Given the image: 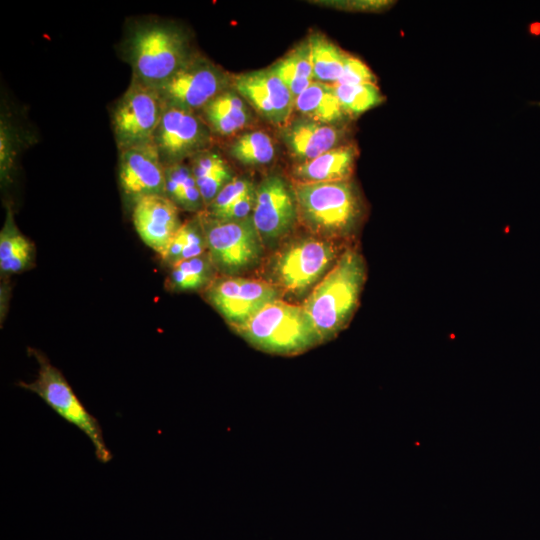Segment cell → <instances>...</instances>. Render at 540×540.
I'll list each match as a JSON object with an SVG mask.
<instances>
[{
  "label": "cell",
  "instance_id": "24",
  "mask_svg": "<svg viewBox=\"0 0 540 540\" xmlns=\"http://www.w3.org/2000/svg\"><path fill=\"white\" fill-rule=\"evenodd\" d=\"M213 269L208 254L182 259L171 265L169 284L177 291L198 290L210 285Z\"/></svg>",
  "mask_w": 540,
  "mask_h": 540
},
{
  "label": "cell",
  "instance_id": "20",
  "mask_svg": "<svg viewBox=\"0 0 540 540\" xmlns=\"http://www.w3.org/2000/svg\"><path fill=\"white\" fill-rule=\"evenodd\" d=\"M269 68L295 99L314 81L308 40L299 43Z\"/></svg>",
  "mask_w": 540,
  "mask_h": 540
},
{
  "label": "cell",
  "instance_id": "8",
  "mask_svg": "<svg viewBox=\"0 0 540 540\" xmlns=\"http://www.w3.org/2000/svg\"><path fill=\"white\" fill-rule=\"evenodd\" d=\"M231 88V76L209 59L194 54L158 91L165 105L196 112Z\"/></svg>",
  "mask_w": 540,
  "mask_h": 540
},
{
  "label": "cell",
  "instance_id": "16",
  "mask_svg": "<svg viewBox=\"0 0 540 540\" xmlns=\"http://www.w3.org/2000/svg\"><path fill=\"white\" fill-rule=\"evenodd\" d=\"M343 131L336 125L305 117L289 121L282 130V140L298 163L306 162L340 146Z\"/></svg>",
  "mask_w": 540,
  "mask_h": 540
},
{
  "label": "cell",
  "instance_id": "31",
  "mask_svg": "<svg viewBox=\"0 0 540 540\" xmlns=\"http://www.w3.org/2000/svg\"><path fill=\"white\" fill-rule=\"evenodd\" d=\"M318 3H323L324 6H332V7H338V8H343L345 6H347L348 8L351 7V6H354L356 9H373V8H376V7H380L383 5V2L381 1H378V2H374V1H364V2H336V1H324V2H318Z\"/></svg>",
  "mask_w": 540,
  "mask_h": 540
},
{
  "label": "cell",
  "instance_id": "7",
  "mask_svg": "<svg viewBox=\"0 0 540 540\" xmlns=\"http://www.w3.org/2000/svg\"><path fill=\"white\" fill-rule=\"evenodd\" d=\"M165 106L157 89L131 78L111 114L118 150L153 142Z\"/></svg>",
  "mask_w": 540,
  "mask_h": 540
},
{
  "label": "cell",
  "instance_id": "2",
  "mask_svg": "<svg viewBox=\"0 0 540 540\" xmlns=\"http://www.w3.org/2000/svg\"><path fill=\"white\" fill-rule=\"evenodd\" d=\"M366 279L362 255L347 248L302 305L320 341L342 330L355 311Z\"/></svg>",
  "mask_w": 540,
  "mask_h": 540
},
{
  "label": "cell",
  "instance_id": "11",
  "mask_svg": "<svg viewBox=\"0 0 540 540\" xmlns=\"http://www.w3.org/2000/svg\"><path fill=\"white\" fill-rule=\"evenodd\" d=\"M278 294L266 281L239 277L219 279L206 290L207 300L234 328L277 299Z\"/></svg>",
  "mask_w": 540,
  "mask_h": 540
},
{
  "label": "cell",
  "instance_id": "14",
  "mask_svg": "<svg viewBox=\"0 0 540 540\" xmlns=\"http://www.w3.org/2000/svg\"><path fill=\"white\" fill-rule=\"evenodd\" d=\"M118 179L133 204L145 196L165 195V165L153 142L119 150Z\"/></svg>",
  "mask_w": 540,
  "mask_h": 540
},
{
  "label": "cell",
  "instance_id": "1",
  "mask_svg": "<svg viewBox=\"0 0 540 540\" xmlns=\"http://www.w3.org/2000/svg\"><path fill=\"white\" fill-rule=\"evenodd\" d=\"M133 79L159 90L194 55L188 36L175 24L157 19L136 22L123 43Z\"/></svg>",
  "mask_w": 540,
  "mask_h": 540
},
{
  "label": "cell",
  "instance_id": "21",
  "mask_svg": "<svg viewBox=\"0 0 540 540\" xmlns=\"http://www.w3.org/2000/svg\"><path fill=\"white\" fill-rule=\"evenodd\" d=\"M314 81L335 84L341 77L346 53L321 33L308 37Z\"/></svg>",
  "mask_w": 540,
  "mask_h": 540
},
{
  "label": "cell",
  "instance_id": "13",
  "mask_svg": "<svg viewBox=\"0 0 540 540\" xmlns=\"http://www.w3.org/2000/svg\"><path fill=\"white\" fill-rule=\"evenodd\" d=\"M298 216L293 190L279 176L265 178L256 187V200L251 214L263 242L276 241L293 227Z\"/></svg>",
  "mask_w": 540,
  "mask_h": 540
},
{
  "label": "cell",
  "instance_id": "5",
  "mask_svg": "<svg viewBox=\"0 0 540 540\" xmlns=\"http://www.w3.org/2000/svg\"><path fill=\"white\" fill-rule=\"evenodd\" d=\"M31 352L39 365L38 375L34 381H21L18 385L38 395L61 418L82 431L92 443L97 460L109 463L113 455L104 441L98 420L88 412L62 372L43 353L36 349Z\"/></svg>",
  "mask_w": 540,
  "mask_h": 540
},
{
  "label": "cell",
  "instance_id": "29",
  "mask_svg": "<svg viewBox=\"0 0 540 540\" xmlns=\"http://www.w3.org/2000/svg\"><path fill=\"white\" fill-rule=\"evenodd\" d=\"M12 132L6 119L2 116L0 125V173L2 180L9 177L15 162L16 147Z\"/></svg>",
  "mask_w": 540,
  "mask_h": 540
},
{
  "label": "cell",
  "instance_id": "26",
  "mask_svg": "<svg viewBox=\"0 0 540 540\" xmlns=\"http://www.w3.org/2000/svg\"><path fill=\"white\" fill-rule=\"evenodd\" d=\"M253 186L254 184L246 178L234 177L207 206L208 211L206 215L212 218H218L239 197H241Z\"/></svg>",
  "mask_w": 540,
  "mask_h": 540
},
{
  "label": "cell",
  "instance_id": "12",
  "mask_svg": "<svg viewBox=\"0 0 540 540\" xmlns=\"http://www.w3.org/2000/svg\"><path fill=\"white\" fill-rule=\"evenodd\" d=\"M231 88L265 120L285 126L295 99L270 68L231 76Z\"/></svg>",
  "mask_w": 540,
  "mask_h": 540
},
{
  "label": "cell",
  "instance_id": "25",
  "mask_svg": "<svg viewBox=\"0 0 540 540\" xmlns=\"http://www.w3.org/2000/svg\"><path fill=\"white\" fill-rule=\"evenodd\" d=\"M336 95L346 115L358 116L382 102L376 84L334 85Z\"/></svg>",
  "mask_w": 540,
  "mask_h": 540
},
{
  "label": "cell",
  "instance_id": "27",
  "mask_svg": "<svg viewBox=\"0 0 540 540\" xmlns=\"http://www.w3.org/2000/svg\"><path fill=\"white\" fill-rule=\"evenodd\" d=\"M181 230L184 236V249L181 260L204 254L207 245L200 217L182 223Z\"/></svg>",
  "mask_w": 540,
  "mask_h": 540
},
{
  "label": "cell",
  "instance_id": "23",
  "mask_svg": "<svg viewBox=\"0 0 540 540\" xmlns=\"http://www.w3.org/2000/svg\"><path fill=\"white\" fill-rule=\"evenodd\" d=\"M230 154L245 166H264L275 158V145L266 132L250 131L240 135L231 144Z\"/></svg>",
  "mask_w": 540,
  "mask_h": 540
},
{
  "label": "cell",
  "instance_id": "22",
  "mask_svg": "<svg viewBox=\"0 0 540 540\" xmlns=\"http://www.w3.org/2000/svg\"><path fill=\"white\" fill-rule=\"evenodd\" d=\"M34 247L15 226L10 213L0 234V268L4 273H18L33 261Z\"/></svg>",
  "mask_w": 540,
  "mask_h": 540
},
{
  "label": "cell",
  "instance_id": "10",
  "mask_svg": "<svg viewBox=\"0 0 540 540\" xmlns=\"http://www.w3.org/2000/svg\"><path fill=\"white\" fill-rule=\"evenodd\" d=\"M211 130L196 112L174 106H165L153 137L159 156L165 166L182 163L207 150Z\"/></svg>",
  "mask_w": 540,
  "mask_h": 540
},
{
  "label": "cell",
  "instance_id": "4",
  "mask_svg": "<svg viewBox=\"0 0 540 540\" xmlns=\"http://www.w3.org/2000/svg\"><path fill=\"white\" fill-rule=\"evenodd\" d=\"M293 192L298 216L316 234L343 237L356 228L362 212L361 203L349 180L296 182Z\"/></svg>",
  "mask_w": 540,
  "mask_h": 540
},
{
  "label": "cell",
  "instance_id": "30",
  "mask_svg": "<svg viewBox=\"0 0 540 540\" xmlns=\"http://www.w3.org/2000/svg\"><path fill=\"white\" fill-rule=\"evenodd\" d=\"M256 200V187L253 186L241 197H239L226 211L218 218L222 220H240L247 218L253 212Z\"/></svg>",
  "mask_w": 540,
  "mask_h": 540
},
{
  "label": "cell",
  "instance_id": "18",
  "mask_svg": "<svg viewBox=\"0 0 540 540\" xmlns=\"http://www.w3.org/2000/svg\"><path fill=\"white\" fill-rule=\"evenodd\" d=\"M203 119L212 133L230 136L244 129L252 115L247 102L232 88L215 97L202 109Z\"/></svg>",
  "mask_w": 540,
  "mask_h": 540
},
{
  "label": "cell",
  "instance_id": "6",
  "mask_svg": "<svg viewBox=\"0 0 540 540\" xmlns=\"http://www.w3.org/2000/svg\"><path fill=\"white\" fill-rule=\"evenodd\" d=\"M208 256L215 269L235 275L255 266L263 254V240L252 217L222 220L200 215Z\"/></svg>",
  "mask_w": 540,
  "mask_h": 540
},
{
  "label": "cell",
  "instance_id": "3",
  "mask_svg": "<svg viewBox=\"0 0 540 540\" xmlns=\"http://www.w3.org/2000/svg\"><path fill=\"white\" fill-rule=\"evenodd\" d=\"M235 330L257 349L279 355L299 354L320 342L303 306L278 298Z\"/></svg>",
  "mask_w": 540,
  "mask_h": 540
},
{
  "label": "cell",
  "instance_id": "19",
  "mask_svg": "<svg viewBox=\"0 0 540 540\" xmlns=\"http://www.w3.org/2000/svg\"><path fill=\"white\" fill-rule=\"evenodd\" d=\"M294 109L302 117L335 125L346 115L336 95L333 84L313 81L295 98Z\"/></svg>",
  "mask_w": 540,
  "mask_h": 540
},
{
  "label": "cell",
  "instance_id": "15",
  "mask_svg": "<svg viewBox=\"0 0 540 540\" xmlns=\"http://www.w3.org/2000/svg\"><path fill=\"white\" fill-rule=\"evenodd\" d=\"M132 219L142 241L161 258L182 225L179 207L166 195H149L136 201Z\"/></svg>",
  "mask_w": 540,
  "mask_h": 540
},
{
  "label": "cell",
  "instance_id": "17",
  "mask_svg": "<svg viewBox=\"0 0 540 540\" xmlns=\"http://www.w3.org/2000/svg\"><path fill=\"white\" fill-rule=\"evenodd\" d=\"M357 157L356 147L340 145L314 159L298 163L292 174L297 182H337L349 180Z\"/></svg>",
  "mask_w": 540,
  "mask_h": 540
},
{
  "label": "cell",
  "instance_id": "28",
  "mask_svg": "<svg viewBox=\"0 0 540 540\" xmlns=\"http://www.w3.org/2000/svg\"><path fill=\"white\" fill-rule=\"evenodd\" d=\"M343 84H376V78L363 61L346 53L341 77L333 85Z\"/></svg>",
  "mask_w": 540,
  "mask_h": 540
},
{
  "label": "cell",
  "instance_id": "9",
  "mask_svg": "<svg viewBox=\"0 0 540 540\" xmlns=\"http://www.w3.org/2000/svg\"><path fill=\"white\" fill-rule=\"evenodd\" d=\"M335 257L334 245L328 240L297 239L279 252L273 273L284 291L300 295L325 273Z\"/></svg>",
  "mask_w": 540,
  "mask_h": 540
}]
</instances>
